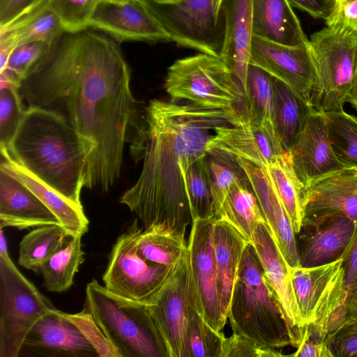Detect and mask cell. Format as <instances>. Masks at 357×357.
Segmentation results:
<instances>
[{
    "instance_id": "6da1fadb",
    "label": "cell",
    "mask_w": 357,
    "mask_h": 357,
    "mask_svg": "<svg viewBox=\"0 0 357 357\" xmlns=\"http://www.w3.org/2000/svg\"><path fill=\"white\" fill-rule=\"evenodd\" d=\"M19 93L27 107L50 111L76 131L89 151L84 187L108 191L143 116L117 41L87 29L64 33L30 70Z\"/></svg>"
},
{
    "instance_id": "7a4b0ae2",
    "label": "cell",
    "mask_w": 357,
    "mask_h": 357,
    "mask_svg": "<svg viewBox=\"0 0 357 357\" xmlns=\"http://www.w3.org/2000/svg\"><path fill=\"white\" fill-rule=\"evenodd\" d=\"M246 123L236 109L151 100L130 142L134 160L142 161V170L119 202L137 216L144 230L185 240L186 227L192 222L185 188L188 168L206 155L211 130Z\"/></svg>"
},
{
    "instance_id": "3957f363",
    "label": "cell",
    "mask_w": 357,
    "mask_h": 357,
    "mask_svg": "<svg viewBox=\"0 0 357 357\" xmlns=\"http://www.w3.org/2000/svg\"><path fill=\"white\" fill-rule=\"evenodd\" d=\"M20 165L61 195L82 206L89 151L76 131L58 115L27 107L7 147Z\"/></svg>"
},
{
    "instance_id": "277c9868",
    "label": "cell",
    "mask_w": 357,
    "mask_h": 357,
    "mask_svg": "<svg viewBox=\"0 0 357 357\" xmlns=\"http://www.w3.org/2000/svg\"><path fill=\"white\" fill-rule=\"evenodd\" d=\"M89 312L118 357H170L151 305L119 296L96 280L86 287Z\"/></svg>"
},
{
    "instance_id": "5b68a950",
    "label": "cell",
    "mask_w": 357,
    "mask_h": 357,
    "mask_svg": "<svg viewBox=\"0 0 357 357\" xmlns=\"http://www.w3.org/2000/svg\"><path fill=\"white\" fill-rule=\"evenodd\" d=\"M227 318L233 333L258 347L277 349L290 344L286 324L250 242L244 249Z\"/></svg>"
},
{
    "instance_id": "8992f818",
    "label": "cell",
    "mask_w": 357,
    "mask_h": 357,
    "mask_svg": "<svg viewBox=\"0 0 357 357\" xmlns=\"http://www.w3.org/2000/svg\"><path fill=\"white\" fill-rule=\"evenodd\" d=\"M309 49L314 70L310 106L323 114L343 110L357 68V32L326 26L310 36Z\"/></svg>"
},
{
    "instance_id": "52a82bcc",
    "label": "cell",
    "mask_w": 357,
    "mask_h": 357,
    "mask_svg": "<svg viewBox=\"0 0 357 357\" xmlns=\"http://www.w3.org/2000/svg\"><path fill=\"white\" fill-rule=\"evenodd\" d=\"M172 100H187L216 109H236L247 118L245 97L231 70L219 57L205 53L176 60L164 84Z\"/></svg>"
},
{
    "instance_id": "ba28073f",
    "label": "cell",
    "mask_w": 357,
    "mask_h": 357,
    "mask_svg": "<svg viewBox=\"0 0 357 357\" xmlns=\"http://www.w3.org/2000/svg\"><path fill=\"white\" fill-rule=\"evenodd\" d=\"M306 331L323 339L346 319L344 267L341 257L311 267L290 268Z\"/></svg>"
},
{
    "instance_id": "9c48e42d",
    "label": "cell",
    "mask_w": 357,
    "mask_h": 357,
    "mask_svg": "<svg viewBox=\"0 0 357 357\" xmlns=\"http://www.w3.org/2000/svg\"><path fill=\"white\" fill-rule=\"evenodd\" d=\"M54 308L9 255L0 254V357H19L31 328Z\"/></svg>"
},
{
    "instance_id": "30bf717a",
    "label": "cell",
    "mask_w": 357,
    "mask_h": 357,
    "mask_svg": "<svg viewBox=\"0 0 357 357\" xmlns=\"http://www.w3.org/2000/svg\"><path fill=\"white\" fill-rule=\"evenodd\" d=\"M140 229L136 220L121 234L109 255L102 275L105 288L122 298L153 305L174 271V267L153 263L137 252Z\"/></svg>"
},
{
    "instance_id": "8fae6325",
    "label": "cell",
    "mask_w": 357,
    "mask_h": 357,
    "mask_svg": "<svg viewBox=\"0 0 357 357\" xmlns=\"http://www.w3.org/2000/svg\"><path fill=\"white\" fill-rule=\"evenodd\" d=\"M157 5L154 6L171 36L172 42L219 56L223 21L222 17H216L212 0H181Z\"/></svg>"
},
{
    "instance_id": "7c38bea8",
    "label": "cell",
    "mask_w": 357,
    "mask_h": 357,
    "mask_svg": "<svg viewBox=\"0 0 357 357\" xmlns=\"http://www.w3.org/2000/svg\"><path fill=\"white\" fill-rule=\"evenodd\" d=\"M89 27L117 42L172 41L155 6L147 0H98Z\"/></svg>"
},
{
    "instance_id": "4fadbf2b",
    "label": "cell",
    "mask_w": 357,
    "mask_h": 357,
    "mask_svg": "<svg viewBox=\"0 0 357 357\" xmlns=\"http://www.w3.org/2000/svg\"><path fill=\"white\" fill-rule=\"evenodd\" d=\"M194 303L197 305L188 248L155 303L151 305L152 315L167 343L170 357H189L186 328L190 309Z\"/></svg>"
},
{
    "instance_id": "5bb4252c",
    "label": "cell",
    "mask_w": 357,
    "mask_h": 357,
    "mask_svg": "<svg viewBox=\"0 0 357 357\" xmlns=\"http://www.w3.org/2000/svg\"><path fill=\"white\" fill-rule=\"evenodd\" d=\"M214 222L213 218L193 220L188 248L197 309L215 331L222 333L227 320L222 314L218 287Z\"/></svg>"
},
{
    "instance_id": "9a60e30c",
    "label": "cell",
    "mask_w": 357,
    "mask_h": 357,
    "mask_svg": "<svg viewBox=\"0 0 357 357\" xmlns=\"http://www.w3.org/2000/svg\"><path fill=\"white\" fill-rule=\"evenodd\" d=\"M252 243L260 259L266 282L286 324L290 345L298 348L305 334L290 266L283 257L266 223L259 225Z\"/></svg>"
},
{
    "instance_id": "2e32d148",
    "label": "cell",
    "mask_w": 357,
    "mask_h": 357,
    "mask_svg": "<svg viewBox=\"0 0 357 357\" xmlns=\"http://www.w3.org/2000/svg\"><path fill=\"white\" fill-rule=\"evenodd\" d=\"M249 63L282 81L301 98L309 102L314 79L309 41L290 46L253 36Z\"/></svg>"
},
{
    "instance_id": "e0dca14e",
    "label": "cell",
    "mask_w": 357,
    "mask_h": 357,
    "mask_svg": "<svg viewBox=\"0 0 357 357\" xmlns=\"http://www.w3.org/2000/svg\"><path fill=\"white\" fill-rule=\"evenodd\" d=\"M287 154L307 189L317 181L346 168L332 148L324 114L312 109Z\"/></svg>"
},
{
    "instance_id": "ac0fdd59",
    "label": "cell",
    "mask_w": 357,
    "mask_h": 357,
    "mask_svg": "<svg viewBox=\"0 0 357 357\" xmlns=\"http://www.w3.org/2000/svg\"><path fill=\"white\" fill-rule=\"evenodd\" d=\"M206 145V151L215 150L242 158L262 168L287 151L271 122L246 123L218 126Z\"/></svg>"
},
{
    "instance_id": "d6986e66",
    "label": "cell",
    "mask_w": 357,
    "mask_h": 357,
    "mask_svg": "<svg viewBox=\"0 0 357 357\" xmlns=\"http://www.w3.org/2000/svg\"><path fill=\"white\" fill-rule=\"evenodd\" d=\"M337 215L357 222V169L344 168L317 181L306 190L302 228Z\"/></svg>"
},
{
    "instance_id": "ffe728a7",
    "label": "cell",
    "mask_w": 357,
    "mask_h": 357,
    "mask_svg": "<svg viewBox=\"0 0 357 357\" xmlns=\"http://www.w3.org/2000/svg\"><path fill=\"white\" fill-rule=\"evenodd\" d=\"M19 356L92 357L96 349L78 328L54 308L27 335Z\"/></svg>"
},
{
    "instance_id": "44dd1931",
    "label": "cell",
    "mask_w": 357,
    "mask_h": 357,
    "mask_svg": "<svg viewBox=\"0 0 357 357\" xmlns=\"http://www.w3.org/2000/svg\"><path fill=\"white\" fill-rule=\"evenodd\" d=\"M246 173L268 227L290 268L300 266L296 234L280 198L264 168L236 158Z\"/></svg>"
},
{
    "instance_id": "7402d4cb",
    "label": "cell",
    "mask_w": 357,
    "mask_h": 357,
    "mask_svg": "<svg viewBox=\"0 0 357 357\" xmlns=\"http://www.w3.org/2000/svg\"><path fill=\"white\" fill-rule=\"evenodd\" d=\"M219 57L245 94L252 33V0H225Z\"/></svg>"
},
{
    "instance_id": "603a6c76",
    "label": "cell",
    "mask_w": 357,
    "mask_h": 357,
    "mask_svg": "<svg viewBox=\"0 0 357 357\" xmlns=\"http://www.w3.org/2000/svg\"><path fill=\"white\" fill-rule=\"evenodd\" d=\"M48 225L61 223L31 190L0 167V229Z\"/></svg>"
},
{
    "instance_id": "cb8c5ba5",
    "label": "cell",
    "mask_w": 357,
    "mask_h": 357,
    "mask_svg": "<svg viewBox=\"0 0 357 357\" xmlns=\"http://www.w3.org/2000/svg\"><path fill=\"white\" fill-rule=\"evenodd\" d=\"M0 167L17 178L31 190L56 216L70 236H83L89 229L82 206H79L56 191L36 175L12 159L6 152L0 151Z\"/></svg>"
},
{
    "instance_id": "d4e9b609",
    "label": "cell",
    "mask_w": 357,
    "mask_h": 357,
    "mask_svg": "<svg viewBox=\"0 0 357 357\" xmlns=\"http://www.w3.org/2000/svg\"><path fill=\"white\" fill-rule=\"evenodd\" d=\"M355 227L356 222L349 218L337 215L305 227L312 230L305 237L301 250H298L300 266H316L340 258L353 236Z\"/></svg>"
},
{
    "instance_id": "484cf974",
    "label": "cell",
    "mask_w": 357,
    "mask_h": 357,
    "mask_svg": "<svg viewBox=\"0 0 357 357\" xmlns=\"http://www.w3.org/2000/svg\"><path fill=\"white\" fill-rule=\"evenodd\" d=\"M252 33L290 46L309 41L288 0H252Z\"/></svg>"
},
{
    "instance_id": "4316f807",
    "label": "cell",
    "mask_w": 357,
    "mask_h": 357,
    "mask_svg": "<svg viewBox=\"0 0 357 357\" xmlns=\"http://www.w3.org/2000/svg\"><path fill=\"white\" fill-rule=\"evenodd\" d=\"M213 238L221 311L227 320L243 254L248 242L222 219H215Z\"/></svg>"
},
{
    "instance_id": "83f0119b",
    "label": "cell",
    "mask_w": 357,
    "mask_h": 357,
    "mask_svg": "<svg viewBox=\"0 0 357 357\" xmlns=\"http://www.w3.org/2000/svg\"><path fill=\"white\" fill-rule=\"evenodd\" d=\"M273 121L285 151H288L303 129L313 108L287 84L273 77Z\"/></svg>"
},
{
    "instance_id": "f1b7e54d",
    "label": "cell",
    "mask_w": 357,
    "mask_h": 357,
    "mask_svg": "<svg viewBox=\"0 0 357 357\" xmlns=\"http://www.w3.org/2000/svg\"><path fill=\"white\" fill-rule=\"evenodd\" d=\"M215 219L226 220L248 242H252L257 226L266 223L249 181L234 185Z\"/></svg>"
},
{
    "instance_id": "f546056e",
    "label": "cell",
    "mask_w": 357,
    "mask_h": 357,
    "mask_svg": "<svg viewBox=\"0 0 357 357\" xmlns=\"http://www.w3.org/2000/svg\"><path fill=\"white\" fill-rule=\"evenodd\" d=\"M64 33L59 18L49 8L48 1L34 12L0 27V36H8L16 47L33 41L54 45Z\"/></svg>"
},
{
    "instance_id": "4dcf8cb0",
    "label": "cell",
    "mask_w": 357,
    "mask_h": 357,
    "mask_svg": "<svg viewBox=\"0 0 357 357\" xmlns=\"http://www.w3.org/2000/svg\"><path fill=\"white\" fill-rule=\"evenodd\" d=\"M264 169L276 189L295 234H299L303 226L306 188L295 173L287 152Z\"/></svg>"
},
{
    "instance_id": "1f68e13d",
    "label": "cell",
    "mask_w": 357,
    "mask_h": 357,
    "mask_svg": "<svg viewBox=\"0 0 357 357\" xmlns=\"http://www.w3.org/2000/svg\"><path fill=\"white\" fill-rule=\"evenodd\" d=\"M70 234L61 225L38 227L26 234L19 244L18 264L36 273L63 246Z\"/></svg>"
},
{
    "instance_id": "d6a6232c",
    "label": "cell",
    "mask_w": 357,
    "mask_h": 357,
    "mask_svg": "<svg viewBox=\"0 0 357 357\" xmlns=\"http://www.w3.org/2000/svg\"><path fill=\"white\" fill-rule=\"evenodd\" d=\"M82 236H70L63 246L41 266L40 272L47 291L61 293L73 284L75 275L84 261Z\"/></svg>"
},
{
    "instance_id": "836d02e7",
    "label": "cell",
    "mask_w": 357,
    "mask_h": 357,
    "mask_svg": "<svg viewBox=\"0 0 357 357\" xmlns=\"http://www.w3.org/2000/svg\"><path fill=\"white\" fill-rule=\"evenodd\" d=\"M205 159L215 218L234 185L246 182L248 178L236 158L232 155L210 150L206 151Z\"/></svg>"
},
{
    "instance_id": "e575fe53",
    "label": "cell",
    "mask_w": 357,
    "mask_h": 357,
    "mask_svg": "<svg viewBox=\"0 0 357 357\" xmlns=\"http://www.w3.org/2000/svg\"><path fill=\"white\" fill-rule=\"evenodd\" d=\"M245 97L249 123H273V76L262 68L249 63Z\"/></svg>"
},
{
    "instance_id": "d590c367",
    "label": "cell",
    "mask_w": 357,
    "mask_h": 357,
    "mask_svg": "<svg viewBox=\"0 0 357 357\" xmlns=\"http://www.w3.org/2000/svg\"><path fill=\"white\" fill-rule=\"evenodd\" d=\"M324 115L336 157L345 167L357 169V118L344 110Z\"/></svg>"
},
{
    "instance_id": "8d00e7d4",
    "label": "cell",
    "mask_w": 357,
    "mask_h": 357,
    "mask_svg": "<svg viewBox=\"0 0 357 357\" xmlns=\"http://www.w3.org/2000/svg\"><path fill=\"white\" fill-rule=\"evenodd\" d=\"M138 254L144 259L174 267L188 250L185 240L170 234L141 229L137 241Z\"/></svg>"
},
{
    "instance_id": "74e56055",
    "label": "cell",
    "mask_w": 357,
    "mask_h": 357,
    "mask_svg": "<svg viewBox=\"0 0 357 357\" xmlns=\"http://www.w3.org/2000/svg\"><path fill=\"white\" fill-rule=\"evenodd\" d=\"M225 337L223 333L215 331L204 320L194 303L186 328L189 357H220Z\"/></svg>"
},
{
    "instance_id": "f35d334b",
    "label": "cell",
    "mask_w": 357,
    "mask_h": 357,
    "mask_svg": "<svg viewBox=\"0 0 357 357\" xmlns=\"http://www.w3.org/2000/svg\"><path fill=\"white\" fill-rule=\"evenodd\" d=\"M203 156L193 162L185 175V188L192 221L214 218L213 199Z\"/></svg>"
},
{
    "instance_id": "ab89813d",
    "label": "cell",
    "mask_w": 357,
    "mask_h": 357,
    "mask_svg": "<svg viewBox=\"0 0 357 357\" xmlns=\"http://www.w3.org/2000/svg\"><path fill=\"white\" fill-rule=\"evenodd\" d=\"M20 85L0 73V147H7L24 114Z\"/></svg>"
},
{
    "instance_id": "60d3db41",
    "label": "cell",
    "mask_w": 357,
    "mask_h": 357,
    "mask_svg": "<svg viewBox=\"0 0 357 357\" xmlns=\"http://www.w3.org/2000/svg\"><path fill=\"white\" fill-rule=\"evenodd\" d=\"M98 0H48L49 8L57 16L66 33L87 29Z\"/></svg>"
},
{
    "instance_id": "b9f144b4",
    "label": "cell",
    "mask_w": 357,
    "mask_h": 357,
    "mask_svg": "<svg viewBox=\"0 0 357 357\" xmlns=\"http://www.w3.org/2000/svg\"><path fill=\"white\" fill-rule=\"evenodd\" d=\"M53 45L33 41L17 45L10 54L3 73L20 85L33 66L51 49Z\"/></svg>"
},
{
    "instance_id": "7bdbcfd3",
    "label": "cell",
    "mask_w": 357,
    "mask_h": 357,
    "mask_svg": "<svg viewBox=\"0 0 357 357\" xmlns=\"http://www.w3.org/2000/svg\"><path fill=\"white\" fill-rule=\"evenodd\" d=\"M62 314L70 321L96 349L99 357H118L114 348L94 320L91 314L83 309L76 314Z\"/></svg>"
},
{
    "instance_id": "ee69618b",
    "label": "cell",
    "mask_w": 357,
    "mask_h": 357,
    "mask_svg": "<svg viewBox=\"0 0 357 357\" xmlns=\"http://www.w3.org/2000/svg\"><path fill=\"white\" fill-rule=\"evenodd\" d=\"M326 342L334 357H357V321L346 317L328 334Z\"/></svg>"
},
{
    "instance_id": "f6af8a7d",
    "label": "cell",
    "mask_w": 357,
    "mask_h": 357,
    "mask_svg": "<svg viewBox=\"0 0 357 357\" xmlns=\"http://www.w3.org/2000/svg\"><path fill=\"white\" fill-rule=\"evenodd\" d=\"M275 349L258 347L250 340L233 333L225 337L220 357H280L283 356Z\"/></svg>"
},
{
    "instance_id": "bcb514c9",
    "label": "cell",
    "mask_w": 357,
    "mask_h": 357,
    "mask_svg": "<svg viewBox=\"0 0 357 357\" xmlns=\"http://www.w3.org/2000/svg\"><path fill=\"white\" fill-rule=\"evenodd\" d=\"M326 26H343L357 32V0H333Z\"/></svg>"
},
{
    "instance_id": "7dc6e473",
    "label": "cell",
    "mask_w": 357,
    "mask_h": 357,
    "mask_svg": "<svg viewBox=\"0 0 357 357\" xmlns=\"http://www.w3.org/2000/svg\"><path fill=\"white\" fill-rule=\"evenodd\" d=\"M342 257L344 267V294L347 301L357 285V222L353 236Z\"/></svg>"
},
{
    "instance_id": "c3c4849f",
    "label": "cell",
    "mask_w": 357,
    "mask_h": 357,
    "mask_svg": "<svg viewBox=\"0 0 357 357\" xmlns=\"http://www.w3.org/2000/svg\"><path fill=\"white\" fill-rule=\"evenodd\" d=\"M47 0H0V27L41 6Z\"/></svg>"
},
{
    "instance_id": "681fc988",
    "label": "cell",
    "mask_w": 357,
    "mask_h": 357,
    "mask_svg": "<svg viewBox=\"0 0 357 357\" xmlns=\"http://www.w3.org/2000/svg\"><path fill=\"white\" fill-rule=\"evenodd\" d=\"M295 357H334L326 339L305 331L301 344L296 352L291 354Z\"/></svg>"
},
{
    "instance_id": "f907efd6",
    "label": "cell",
    "mask_w": 357,
    "mask_h": 357,
    "mask_svg": "<svg viewBox=\"0 0 357 357\" xmlns=\"http://www.w3.org/2000/svg\"><path fill=\"white\" fill-rule=\"evenodd\" d=\"M290 4L315 19L326 20L333 6V0H288Z\"/></svg>"
},
{
    "instance_id": "816d5d0a",
    "label": "cell",
    "mask_w": 357,
    "mask_h": 357,
    "mask_svg": "<svg viewBox=\"0 0 357 357\" xmlns=\"http://www.w3.org/2000/svg\"><path fill=\"white\" fill-rule=\"evenodd\" d=\"M346 314V317L357 321V285L347 301Z\"/></svg>"
},
{
    "instance_id": "f5cc1de1",
    "label": "cell",
    "mask_w": 357,
    "mask_h": 357,
    "mask_svg": "<svg viewBox=\"0 0 357 357\" xmlns=\"http://www.w3.org/2000/svg\"><path fill=\"white\" fill-rule=\"evenodd\" d=\"M347 102L357 110V68L352 86L349 91Z\"/></svg>"
},
{
    "instance_id": "db71d44e",
    "label": "cell",
    "mask_w": 357,
    "mask_h": 357,
    "mask_svg": "<svg viewBox=\"0 0 357 357\" xmlns=\"http://www.w3.org/2000/svg\"><path fill=\"white\" fill-rule=\"evenodd\" d=\"M225 0H212L215 14L218 19L222 18V9Z\"/></svg>"
},
{
    "instance_id": "11a10c76",
    "label": "cell",
    "mask_w": 357,
    "mask_h": 357,
    "mask_svg": "<svg viewBox=\"0 0 357 357\" xmlns=\"http://www.w3.org/2000/svg\"><path fill=\"white\" fill-rule=\"evenodd\" d=\"M150 2H153V3L156 4H167L170 3L169 0H147Z\"/></svg>"
},
{
    "instance_id": "9f6ffc18",
    "label": "cell",
    "mask_w": 357,
    "mask_h": 357,
    "mask_svg": "<svg viewBox=\"0 0 357 357\" xmlns=\"http://www.w3.org/2000/svg\"><path fill=\"white\" fill-rule=\"evenodd\" d=\"M169 1H170V3H172L177 2L181 0H169Z\"/></svg>"
}]
</instances>
